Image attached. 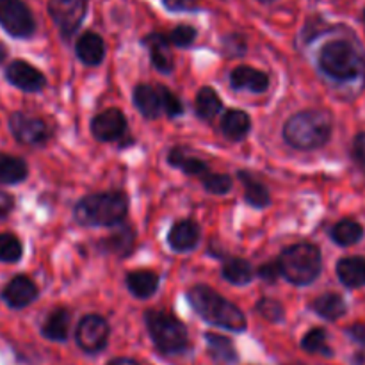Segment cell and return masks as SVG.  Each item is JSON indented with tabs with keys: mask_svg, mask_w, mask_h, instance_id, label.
<instances>
[{
	"mask_svg": "<svg viewBox=\"0 0 365 365\" xmlns=\"http://www.w3.org/2000/svg\"><path fill=\"white\" fill-rule=\"evenodd\" d=\"M257 274H259V278H262L264 282H267V284H274V282L278 280V277H280V266H278V262H267V264H262V266L257 269Z\"/></svg>",
	"mask_w": 365,
	"mask_h": 365,
	"instance_id": "obj_40",
	"label": "cell"
},
{
	"mask_svg": "<svg viewBox=\"0 0 365 365\" xmlns=\"http://www.w3.org/2000/svg\"><path fill=\"white\" fill-rule=\"evenodd\" d=\"M225 52L230 57H239L246 52V39L241 34H228L223 39Z\"/></svg>",
	"mask_w": 365,
	"mask_h": 365,
	"instance_id": "obj_38",
	"label": "cell"
},
{
	"mask_svg": "<svg viewBox=\"0 0 365 365\" xmlns=\"http://www.w3.org/2000/svg\"><path fill=\"white\" fill-rule=\"evenodd\" d=\"M21 255H24V246L20 239L9 232L0 234V262L14 264L21 259Z\"/></svg>",
	"mask_w": 365,
	"mask_h": 365,
	"instance_id": "obj_33",
	"label": "cell"
},
{
	"mask_svg": "<svg viewBox=\"0 0 365 365\" xmlns=\"http://www.w3.org/2000/svg\"><path fill=\"white\" fill-rule=\"evenodd\" d=\"M239 180H241L242 187H245V200L255 209H266L271 203L269 191L266 189V185L260 184L252 173L248 171H239Z\"/></svg>",
	"mask_w": 365,
	"mask_h": 365,
	"instance_id": "obj_25",
	"label": "cell"
},
{
	"mask_svg": "<svg viewBox=\"0 0 365 365\" xmlns=\"http://www.w3.org/2000/svg\"><path fill=\"white\" fill-rule=\"evenodd\" d=\"M168 163H170L171 166L184 171L185 175H191V177L203 178L207 173H210L209 166H207L202 159L189 155V153H185L182 148L170 150V153H168Z\"/></svg>",
	"mask_w": 365,
	"mask_h": 365,
	"instance_id": "obj_26",
	"label": "cell"
},
{
	"mask_svg": "<svg viewBox=\"0 0 365 365\" xmlns=\"http://www.w3.org/2000/svg\"><path fill=\"white\" fill-rule=\"evenodd\" d=\"M334 130L331 116L324 110H302L285 121L284 139L296 150H316L327 145Z\"/></svg>",
	"mask_w": 365,
	"mask_h": 365,
	"instance_id": "obj_2",
	"label": "cell"
},
{
	"mask_svg": "<svg viewBox=\"0 0 365 365\" xmlns=\"http://www.w3.org/2000/svg\"><path fill=\"white\" fill-rule=\"evenodd\" d=\"M319 66L335 81H351L362 73L364 59L351 43L346 39H334L321 48Z\"/></svg>",
	"mask_w": 365,
	"mask_h": 365,
	"instance_id": "obj_6",
	"label": "cell"
},
{
	"mask_svg": "<svg viewBox=\"0 0 365 365\" xmlns=\"http://www.w3.org/2000/svg\"><path fill=\"white\" fill-rule=\"evenodd\" d=\"M207 348H209V353L217 360V362L223 364H234L237 362V351H235L234 342L228 337H223V335L217 334H205Z\"/></svg>",
	"mask_w": 365,
	"mask_h": 365,
	"instance_id": "obj_29",
	"label": "cell"
},
{
	"mask_svg": "<svg viewBox=\"0 0 365 365\" xmlns=\"http://www.w3.org/2000/svg\"><path fill=\"white\" fill-rule=\"evenodd\" d=\"M75 52L77 57L88 66H98L106 57V43H103L102 36L96 32L88 31L78 38L77 45H75Z\"/></svg>",
	"mask_w": 365,
	"mask_h": 365,
	"instance_id": "obj_18",
	"label": "cell"
},
{
	"mask_svg": "<svg viewBox=\"0 0 365 365\" xmlns=\"http://www.w3.org/2000/svg\"><path fill=\"white\" fill-rule=\"evenodd\" d=\"M48 13L63 38H71L88 13V0H48Z\"/></svg>",
	"mask_w": 365,
	"mask_h": 365,
	"instance_id": "obj_8",
	"label": "cell"
},
{
	"mask_svg": "<svg viewBox=\"0 0 365 365\" xmlns=\"http://www.w3.org/2000/svg\"><path fill=\"white\" fill-rule=\"evenodd\" d=\"M70 323L71 316L68 312V309L64 307H57L50 312V316L46 317L45 323L41 324V335L46 341L52 342H64L70 334Z\"/></svg>",
	"mask_w": 365,
	"mask_h": 365,
	"instance_id": "obj_19",
	"label": "cell"
},
{
	"mask_svg": "<svg viewBox=\"0 0 365 365\" xmlns=\"http://www.w3.org/2000/svg\"><path fill=\"white\" fill-rule=\"evenodd\" d=\"M11 209H13V198L9 195L0 192V220H4L11 212Z\"/></svg>",
	"mask_w": 365,
	"mask_h": 365,
	"instance_id": "obj_43",
	"label": "cell"
},
{
	"mask_svg": "<svg viewBox=\"0 0 365 365\" xmlns=\"http://www.w3.org/2000/svg\"><path fill=\"white\" fill-rule=\"evenodd\" d=\"M348 335L359 344H365V324L356 323L353 327L348 328Z\"/></svg>",
	"mask_w": 365,
	"mask_h": 365,
	"instance_id": "obj_42",
	"label": "cell"
},
{
	"mask_svg": "<svg viewBox=\"0 0 365 365\" xmlns=\"http://www.w3.org/2000/svg\"><path fill=\"white\" fill-rule=\"evenodd\" d=\"M302 348L309 353H319L323 356H331L334 351L328 346V335L323 328H312L307 331L305 337L302 339Z\"/></svg>",
	"mask_w": 365,
	"mask_h": 365,
	"instance_id": "obj_32",
	"label": "cell"
},
{
	"mask_svg": "<svg viewBox=\"0 0 365 365\" xmlns=\"http://www.w3.org/2000/svg\"><path fill=\"white\" fill-rule=\"evenodd\" d=\"M145 323L153 344L164 355H180L189 348L187 327L173 314L164 310H148Z\"/></svg>",
	"mask_w": 365,
	"mask_h": 365,
	"instance_id": "obj_5",
	"label": "cell"
},
{
	"mask_svg": "<svg viewBox=\"0 0 365 365\" xmlns=\"http://www.w3.org/2000/svg\"><path fill=\"white\" fill-rule=\"evenodd\" d=\"M6 57H7V46L4 45L2 41H0V64H2L4 61H6Z\"/></svg>",
	"mask_w": 365,
	"mask_h": 365,
	"instance_id": "obj_45",
	"label": "cell"
},
{
	"mask_svg": "<svg viewBox=\"0 0 365 365\" xmlns=\"http://www.w3.org/2000/svg\"><path fill=\"white\" fill-rule=\"evenodd\" d=\"M202 184L205 191L212 192V195H227L232 191V178L228 175L214 173V171H210L202 178Z\"/></svg>",
	"mask_w": 365,
	"mask_h": 365,
	"instance_id": "obj_35",
	"label": "cell"
},
{
	"mask_svg": "<svg viewBox=\"0 0 365 365\" xmlns=\"http://www.w3.org/2000/svg\"><path fill=\"white\" fill-rule=\"evenodd\" d=\"M134 106L148 120H153L163 110L159 89L148 84H138L134 89Z\"/></svg>",
	"mask_w": 365,
	"mask_h": 365,
	"instance_id": "obj_23",
	"label": "cell"
},
{
	"mask_svg": "<svg viewBox=\"0 0 365 365\" xmlns=\"http://www.w3.org/2000/svg\"><path fill=\"white\" fill-rule=\"evenodd\" d=\"M364 228L355 220H341L334 225L330 232V237L339 246H351L362 239Z\"/></svg>",
	"mask_w": 365,
	"mask_h": 365,
	"instance_id": "obj_30",
	"label": "cell"
},
{
	"mask_svg": "<svg viewBox=\"0 0 365 365\" xmlns=\"http://www.w3.org/2000/svg\"><path fill=\"white\" fill-rule=\"evenodd\" d=\"M255 309H257V312H259L264 319L269 321V323H280L285 316V310H284V307H282V303L277 302V299H273V298L259 299V303L255 305Z\"/></svg>",
	"mask_w": 365,
	"mask_h": 365,
	"instance_id": "obj_34",
	"label": "cell"
},
{
	"mask_svg": "<svg viewBox=\"0 0 365 365\" xmlns=\"http://www.w3.org/2000/svg\"><path fill=\"white\" fill-rule=\"evenodd\" d=\"M128 212V198L121 191L96 192L75 205V220L82 227H116Z\"/></svg>",
	"mask_w": 365,
	"mask_h": 365,
	"instance_id": "obj_3",
	"label": "cell"
},
{
	"mask_svg": "<svg viewBox=\"0 0 365 365\" xmlns=\"http://www.w3.org/2000/svg\"><path fill=\"white\" fill-rule=\"evenodd\" d=\"M221 130L230 141H242L248 135V132L252 130V120H250L248 113H245V110L228 109L225 113L223 120H221Z\"/></svg>",
	"mask_w": 365,
	"mask_h": 365,
	"instance_id": "obj_21",
	"label": "cell"
},
{
	"mask_svg": "<svg viewBox=\"0 0 365 365\" xmlns=\"http://www.w3.org/2000/svg\"><path fill=\"white\" fill-rule=\"evenodd\" d=\"M125 284H127V289L130 291V294H134L135 298L148 299L159 289V274L148 269L132 271L125 278Z\"/></svg>",
	"mask_w": 365,
	"mask_h": 365,
	"instance_id": "obj_20",
	"label": "cell"
},
{
	"mask_svg": "<svg viewBox=\"0 0 365 365\" xmlns=\"http://www.w3.org/2000/svg\"><path fill=\"white\" fill-rule=\"evenodd\" d=\"M278 266H280V273L285 280L294 285H309L321 274L323 257L316 245L298 242L280 253Z\"/></svg>",
	"mask_w": 365,
	"mask_h": 365,
	"instance_id": "obj_4",
	"label": "cell"
},
{
	"mask_svg": "<svg viewBox=\"0 0 365 365\" xmlns=\"http://www.w3.org/2000/svg\"><path fill=\"white\" fill-rule=\"evenodd\" d=\"M337 277L346 287L359 289L365 285V259L364 257H346L339 260Z\"/></svg>",
	"mask_w": 365,
	"mask_h": 365,
	"instance_id": "obj_22",
	"label": "cell"
},
{
	"mask_svg": "<svg viewBox=\"0 0 365 365\" xmlns=\"http://www.w3.org/2000/svg\"><path fill=\"white\" fill-rule=\"evenodd\" d=\"M0 27L18 39L31 38L36 32V20L24 0H0Z\"/></svg>",
	"mask_w": 365,
	"mask_h": 365,
	"instance_id": "obj_7",
	"label": "cell"
},
{
	"mask_svg": "<svg viewBox=\"0 0 365 365\" xmlns=\"http://www.w3.org/2000/svg\"><path fill=\"white\" fill-rule=\"evenodd\" d=\"M107 365H139V364L135 362V360H132V359H123V356H121V359L110 360V362L107 364Z\"/></svg>",
	"mask_w": 365,
	"mask_h": 365,
	"instance_id": "obj_44",
	"label": "cell"
},
{
	"mask_svg": "<svg viewBox=\"0 0 365 365\" xmlns=\"http://www.w3.org/2000/svg\"><path fill=\"white\" fill-rule=\"evenodd\" d=\"M110 328L109 323L103 319L98 314H88L81 319L75 330V341H77L78 348L84 353L95 355L100 353L107 346L109 341Z\"/></svg>",
	"mask_w": 365,
	"mask_h": 365,
	"instance_id": "obj_9",
	"label": "cell"
},
{
	"mask_svg": "<svg viewBox=\"0 0 365 365\" xmlns=\"http://www.w3.org/2000/svg\"><path fill=\"white\" fill-rule=\"evenodd\" d=\"M232 88L242 89V91L264 93L269 88V77L264 71L252 66H237L230 73Z\"/></svg>",
	"mask_w": 365,
	"mask_h": 365,
	"instance_id": "obj_17",
	"label": "cell"
},
{
	"mask_svg": "<svg viewBox=\"0 0 365 365\" xmlns=\"http://www.w3.org/2000/svg\"><path fill=\"white\" fill-rule=\"evenodd\" d=\"M353 159L360 164V166H365V132H360L355 139H353Z\"/></svg>",
	"mask_w": 365,
	"mask_h": 365,
	"instance_id": "obj_41",
	"label": "cell"
},
{
	"mask_svg": "<svg viewBox=\"0 0 365 365\" xmlns=\"http://www.w3.org/2000/svg\"><path fill=\"white\" fill-rule=\"evenodd\" d=\"M200 225L192 220H180L173 223L170 234H168V245L173 252L185 253L191 252L200 242Z\"/></svg>",
	"mask_w": 365,
	"mask_h": 365,
	"instance_id": "obj_15",
	"label": "cell"
},
{
	"mask_svg": "<svg viewBox=\"0 0 365 365\" xmlns=\"http://www.w3.org/2000/svg\"><path fill=\"white\" fill-rule=\"evenodd\" d=\"M195 109L198 118L209 121L220 114V110L223 109V103H221L220 95L212 88H202L196 93Z\"/></svg>",
	"mask_w": 365,
	"mask_h": 365,
	"instance_id": "obj_28",
	"label": "cell"
},
{
	"mask_svg": "<svg viewBox=\"0 0 365 365\" xmlns=\"http://www.w3.org/2000/svg\"><path fill=\"white\" fill-rule=\"evenodd\" d=\"M364 24H365V11H364Z\"/></svg>",
	"mask_w": 365,
	"mask_h": 365,
	"instance_id": "obj_47",
	"label": "cell"
},
{
	"mask_svg": "<svg viewBox=\"0 0 365 365\" xmlns=\"http://www.w3.org/2000/svg\"><path fill=\"white\" fill-rule=\"evenodd\" d=\"M6 78L9 84H13L14 88L21 89L25 93H39L46 86L45 75L38 68L21 59L13 61L6 68Z\"/></svg>",
	"mask_w": 365,
	"mask_h": 365,
	"instance_id": "obj_11",
	"label": "cell"
},
{
	"mask_svg": "<svg viewBox=\"0 0 365 365\" xmlns=\"http://www.w3.org/2000/svg\"><path fill=\"white\" fill-rule=\"evenodd\" d=\"M11 134L21 145H43L48 141L50 128L41 118L27 113H13L9 116Z\"/></svg>",
	"mask_w": 365,
	"mask_h": 365,
	"instance_id": "obj_10",
	"label": "cell"
},
{
	"mask_svg": "<svg viewBox=\"0 0 365 365\" xmlns=\"http://www.w3.org/2000/svg\"><path fill=\"white\" fill-rule=\"evenodd\" d=\"M196 29L191 27V25H177L173 31L170 32V41L171 45L180 46V48H185V46L192 45V41L196 39Z\"/></svg>",
	"mask_w": 365,
	"mask_h": 365,
	"instance_id": "obj_37",
	"label": "cell"
},
{
	"mask_svg": "<svg viewBox=\"0 0 365 365\" xmlns=\"http://www.w3.org/2000/svg\"><path fill=\"white\" fill-rule=\"evenodd\" d=\"M0 296H2L4 303L9 309L20 310L31 305L32 302H36V298H38V287H36V284L29 277L18 274V277H14L2 289V294Z\"/></svg>",
	"mask_w": 365,
	"mask_h": 365,
	"instance_id": "obj_13",
	"label": "cell"
},
{
	"mask_svg": "<svg viewBox=\"0 0 365 365\" xmlns=\"http://www.w3.org/2000/svg\"><path fill=\"white\" fill-rule=\"evenodd\" d=\"M159 95H160V103H163V110L168 114L170 118H177L184 113V106L178 100V96L175 95L171 89L164 88V86H159Z\"/></svg>",
	"mask_w": 365,
	"mask_h": 365,
	"instance_id": "obj_36",
	"label": "cell"
},
{
	"mask_svg": "<svg viewBox=\"0 0 365 365\" xmlns=\"http://www.w3.org/2000/svg\"><path fill=\"white\" fill-rule=\"evenodd\" d=\"M29 168L21 157L0 153V185H16L27 178Z\"/></svg>",
	"mask_w": 365,
	"mask_h": 365,
	"instance_id": "obj_24",
	"label": "cell"
},
{
	"mask_svg": "<svg viewBox=\"0 0 365 365\" xmlns=\"http://www.w3.org/2000/svg\"><path fill=\"white\" fill-rule=\"evenodd\" d=\"M164 7L173 13H191L198 11V0H163Z\"/></svg>",
	"mask_w": 365,
	"mask_h": 365,
	"instance_id": "obj_39",
	"label": "cell"
},
{
	"mask_svg": "<svg viewBox=\"0 0 365 365\" xmlns=\"http://www.w3.org/2000/svg\"><path fill=\"white\" fill-rule=\"evenodd\" d=\"M312 310L327 321H337L346 314V302L341 294L327 292L312 303Z\"/></svg>",
	"mask_w": 365,
	"mask_h": 365,
	"instance_id": "obj_27",
	"label": "cell"
},
{
	"mask_svg": "<svg viewBox=\"0 0 365 365\" xmlns=\"http://www.w3.org/2000/svg\"><path fill=\"white\" fill-rule=\"evenodd\" d=\"M187 299L192 310L212 327L232 331H245L248 327L245 312L232 302L217 294L209 285L198 284L187 291Z\"/></svg>",
	"mask_w": 365,
	"mask_h": 365,
	"instance_id": "obj_1",
	"label": "cell"
},
{
	"mask_svg": "<svg viewBox=\"0 0 365 365\" xmlns=\"http://www.w3.org/2000/svg\"><path fill=\"white\" fill-rule=\"evenodd\" d=\"M127 130V118L120 109H107L91 121V132L96 141L110 143L120 139Z\"/></svg>",
	"mask_w": 365,
	"mask_h": 365,
	"instance_id": "obj_12",
	"label": "cell"
},
{
	"mask_svg": "<svg viewBox=\"0 0 365 365\" xmlns=\"http://www.w3.org/2000/svg\"><path fill=\"white\" fill-rule=\"evenodd\" d=\"M143 45L148 48L150 59L155 70L160 73H171L173 71V53H171L170 36H164L160 32H152V34L143 38Z\"/></svg>",
	"mask_w": 365,
	"mask_h": 365,
	"instance_id": "obj_14",
	"label": "cell"
},
{
	"mask_svg": "<svg viewBox=\"0 0 365 365\" xmlns=\"http://www.w3.org/2000/svg\"><path fill=\"white\" fill-rule=\"evenodd\" d=\"M260 2H271V0H260Z\"/></svg>",
	"mask_w": 365,
	"mask_h": 365,
	"instance_id": "obj_46",
	"label": "cell"
},
{
	"mask_svg": "<svg viewBox=\"0 0 365 365\" xmlns=\"http://www.w3.org/2000/svg\"><path fill=\"white\" fill-rule=\"evenodd\" d=\"M223 278L232 285H246L253 280V267L245 259H232L225 262Z\"/></svg>",
	"mask_w": 365,
	"mask_h": 365,
	"instance_id": "obj_31",
	"label": "cell"
},
{
	"mask_svg": "<svg viewBox=\"0 0 365 365\" xmlns=\"http://www.w3.org/2000/svg\"><path fill=\"white\" fill-rule=\"evenodd\" d=\"M135 248V234L128 225L120 223L113 227V234L107 235L100 242V250L106 253H113V255L125 259L130 257V253Z\"/></svg>",
	"mask_w": 365,
	"mask_h": 365,
	"instance_id": "obj_16",
	"label": "cell"
}]
</instances>
